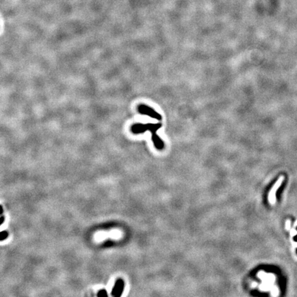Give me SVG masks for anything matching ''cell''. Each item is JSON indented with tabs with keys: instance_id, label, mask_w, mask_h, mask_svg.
I'll use <instances>...</instances> for the list:
<instances>
[{
	"instance_id": "1",
	"label": "cell",
	"mask_w": 297,
	"mask_h": 297,
	"mask_svg": "<svg viewBox=\"0 0 297 297\" xmlns=\"http://www.w3.org/2000/svg\"><path fill=\"white\" fill-rule=\"evenodd\" d=\"M160 123H136L133 125L131 127V131L134 134L143 133L147 131H150L151 133V139L153 141L155 147L158 150H162L165 147L162 140L157 134V132L161 128Z\"/></svg>"
},
{
	"instance_id": "2",
	"label": "cell",
	"mask_w": 297,
	"mask_h": 297,
	"mask_svg": "<svg viewBox=\"0 0 297 297\" xmlns=\"http://www.w3.org/2000/svg\"><path fill=\"white\" fill-rule=\"evenodd\" d=\"M138 111L141 114L147 115V116L152 118H154V119H156L158 120H160L162 118L161 115L158 114L156 111H155L153 108H151V107L144 105V104H141V105H138Z\"/></svg>"
},
{
	"instance_id": "3",
	"label": "cell",
	"mask_w": 297,
	"mask_h": 297,
	"mask_svg": "<svg viewBox=\"0 0 297 297\" xmlns=\"http://www.w3.org/2000/svg\"><path fill=\"white\" fill-rule=\"evenodd\" d=\"M125 288V282L122 278H118L115 282L114 286L111 290V295L115 297L120 296L123 293Z\"/></svg>"
},
{
	"instance_id": "4",
	"label": "cell",
	"mask_w": 297,
	"mask_h": 297,
	"mask_svg": "<svg viewBox=\"0 0 297 297\" xmlns=\"http://www.w3.org/2000/svg\"><path fill=\"white\" fill-rule=\"evenodd\" d=\"M107 296H108V294H107V292L105 289H100L97 293V296H99V297H106Z\"/></svg>"
}]
</instances>
